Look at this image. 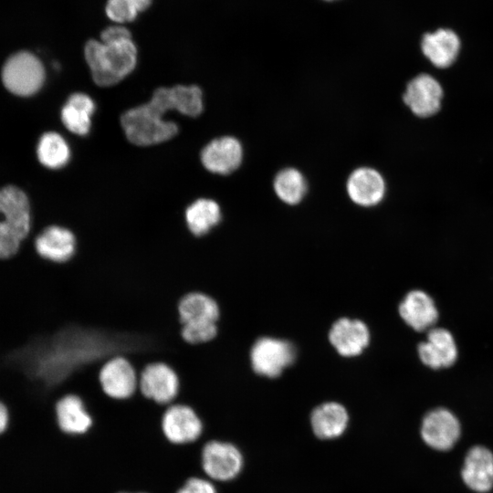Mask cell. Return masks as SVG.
Here are the masks:
<instances>
[{
    "label": "cell",
    "mask_w": 493,
    "mask_h": 493,
    "mask_svg": "<svg viewBox=\"0 0 493 493\" xmlns=\"http://www.w3.org/2000/svg\"><path fill=\"white\" fill-rule=\"evenodd\" d=\"M196 117L203 110L201 89L194 85L157 89L151 100L124 112L121 123L133 144L148 146L166 142L178 132V126L163 119L168 110Z\"/></svg>",
    "instance_id": "cell-1"
},
{
    "label": "cell",
    "mask_w": 493,
    "mask_h": 493,
    "mask_svg": "<svg viewBox=\"0 0 493 493\" xmlns=\"http://www.w3.org/2000/svg\"><path fill=\"white\" fill-rule=\"evenodd\" d=\"M84 56L94 82L108 87L117 84L134 69L137 47L132 38L115 43L89 39Z\"/></svg>",
    "instance_id": "cell-2"
},
{
    "label": "cell",
    "mask_w": 493,
    "mask_h": 493,
    "mask_svg": "<svg viewBox=\"0 0 493 493\" xmlns=\"http://www.w3.org/2000/svg\"><path fill=\"white\" fill-rule=\"evenodd\" d=\"M178 311L181 334L187 343L203 344L216 337L220 309L215 299L201 292L188 293L181 299Z\"/></svg>",
    "instance_id": "cell-3"
},
{
    "label": "cell",
    "mask_w": 493,
    "mask_h": 493,
    "mask_svg": "<svg viewBox=\"0 0 493 493\" xmlns=\"http://www.w3.org/2000/svg\"><path fill=\"white\" fill-rule=\"evenodd\" d=\"M164 440L174 446L197 444L205 434V424L190 405L173 403L165 407L160 421Z\"/></svg>",
    "instance_id": "cell-4"
},
{
    "label": "cell",
    "mask_w": 493,
    "mask_h": 493,
    "mask_svg": "<svg viewBox=\"0 0 493 493\" xmlns=\"http://www.w3.org/2000/svg\"><path fill=\"white\" fill-rule=\"evenodd\" d=\"M45 77L42 62L28 51H19L10 56L2 69L5 87L17 96H31L37 92Z\"/></svg>",
    "instance_id": "cell-5"
},
{
    "label": "cell",
    "mask_w": 493,
    "mask_h": 493,
    "mask_svg": "<svg viewBox=\"0 0 493 493\" xmlns=\"http://www.w3.org/2000/svg\"><path fill=\"white\" fill-rule=\"evenodd\" d=\"M243 467V456L232 443L210 439L200 448V468L205 477L216 482L236 478Z\"/></svg>",
    "instance_id": "cell-6"
},
{
    "label": "cell",
    "mask_w": 493,
    "mask_h": 493,
    "mask_svg": "<svg viewBox=\"0 0 493 493\" xmlns=\"http://www.w3.org/2000/svg\"><path fill=\"white\" fill-rule=\"evenodd\" d=\"M295 357V347L289 341L271 337L257 339L249 352L253 371L270 378L278 376Z\"/></svg>",
    "instance_id": "cell-7"
},
{
    "label": "cell",
    "mask_w": 493,
    "mask_h": 493,
    "mask_svg": "<svg viewBox=\"0 0 493 493\" xmlns=\"http://www.w3.org/2000/svg\"><path fill=\"white\" fill-rule=\"evenodd\" d=\"M138 391L148 400L166 407L178 397L180 379L168 364L152 362L138 374Z\"/></svg>",
    "instance_id": "cell-8"
},
{
    "label": "cell",
    "mask_w": 493,
    "mask_h": 493,
    "mask_svg": "<svg viewBox=\"0 0 493 493\" xmlns=\"http://www.w3.org/2000/svg\"><path fill=\"white\" fill-rule=\"evenodd\" d=\"M420 432L427 446L437 451H448L461 436V424L452 411L437 407L424 416Z\"/></svg>",
    "instance_id": "cell-9"
},
{
    "label": "cell",
    "mask_w": 493,
    "mask_h": 493,
    "mask_svg": "<svg viewBox=\"0 0 493 493\" xmlns=\"http://www.w3.org/2000/svg\"><path fill=\"white\" fill-rule=\"evenodd\" d=\"M54 419L58 429L72 437L85 436L94 426V418L85 402L75 393H66L56 401Z\"/></svg>",
    "instance_id": "cell-10"
},
{
    "label": "cell",
    "mask_w": 493,
    "mask_h": 493,
    "mask_svg": "<svg viewBox=\"0 0 493 493\" xmlns=\"http://www.w3.org/2000/svg\"><path fill=\"white\" fill-rule=\"evenodd\" d=\"M33 249L42 259L62 264L69 261L77 250L74 232L61 225L45 226L35 237Z\"/></svg>",
    "instance_id": "cell-11"
},
{
    "label": "cell",
    "mask_w": 493,
    "mask_h": 493,
    "mask_svg": "<svg viewBox=\"0 0 493 493\" xmlns=\"http://www.w3.org/2000/svg\"><path fill=\"white\" fill-rule=\"evenodd\" d=\"M104 393L114 400H127L138 391V374L126 358L116 356L107 361L100 371Z\"/></svg>",
    "instance_id": "cell-12"
},
{
    "label": "cell",
    "mask_w": 493,
    "mask_h": 493,
    "mask_svg": "<svg viewBox=\"0 0 493 493\" xmlns=\"http://www.w3.org/2000/svg\"><path fill=\"white\" fill-rule=\"evenodd\" d=\"M464 484L477 493H488L493 488V453L484 446L468 449L461 468Z\"/></svg>",
    "instance_id": "cell-13"
},
{
    "label": "cell",
    "mask_w": 493,
    "mask_h": 493,
    "mask_svg": "<svg viewBox=\"0 0 493 493\" xmlns=\"http://www.w3.org/2000/svg\"><path fill=\"white\" fill-rule=\"evenodd\" d=\"M442 97L438 81L430 75L420 74L407 84L403 99L413 113L429 117L439 110Z\"/></svg>",
    "instance_id": "cell-14"
},
{
    "label": "cell",
    "mask_w": 493,
    "mask_h": 493,
    "mask_svg": "<svg viewBox=\"0 0 493 493\" xmlns=\"http://www.w3.org/2000/svg\"><path fill=\"white\" fill-rule=\"evenodd\" d=\"M421 362L432 369L447 368L457 359V346L452 333L444 328H432L426 341L417 348Z\"/></svg>",
    "instance_id": "cell-15"
},
{
    "label": "cell",
    "mask_w": 493,
    "mask_h": 493,
    "mask_svg": "<svg viewBox=\"0 0 493 493\" xmlns=\"http://www.w3.org/2000/svg\"><path fill=\"white\" fill-rule=\"evenodd\" d=\"M243 158L240 142L234 137L225 136L210 142L201 152V161L210 172L228 174L238 168Z\"/></svg>",
    "instance_id": "cell-16"
},
{
    "label": "cell",
    "mask_w": 493,
    "mask_h": 493,
    "mask_svg": "<svg viewBox=\"0 0 493 493\" xmlns=\"http://www.w3.org/2000/svg\"><path fill=\"white\" fill-rule=\"evenodd\" d=\"M329 340L339 354L351 357L360 354L367 347L370 332L362 320L341 318L331 326Z\"/></svg>",
    "instance_id": "cell-17"
},
{
    "label": "cell",
    "mask_w": 493,
    "mask_h": 493,
    "mask_svg": "<svg viewBox=\"0 0 493 493\" xmlns=\"http://www.w3.org/2000/svg\"><path fill=\"white\" fill-rule=\"evenodd\" d=\"M0 214L24 240L31 231L30 205L26 194L15 185L0 189Z\"/></svg>",
    "instance_id": "cell-18"
},
{
    "label": "cell",
    "mask_w": 493,
    "mask_h": 493,
    "mask_svg": "<svg viewBox=\"0 0 493 493\" xmlns=\"http://www.w3.org/2000/svg\"><path fill=\"white\" fill-rule=\"evenodd\" d=\"M399 314L404 322L417 331L430 330L438 320L434 299L425 291L408 292L399 305Z\"/></svg>",
    "instance_id": "cell-19"
},
{
    "label": "cell",
    "mask_w": 493,
    "mask_h": 493,
    "mask_svg": "<svg viewBox=\"0 0 493 493\" xmlns=\"http://www.w3.org/2000/svg\"><path fill=\"white\" fill-rule=\"evenodd\" d=\"M350 198L361 206H373L380 203L385 193L383 176L376 170L361 167L351 173L347 181Z\"/></svg>",
    "instance_id": "cell-20"
},
{
    "label": "cell",
    "mask_w": 493,
    "mask_h": 493,
    "mask_svg": "<svg viewBox=\"0 0 493 493\" xmlns=\"http://www.w3.org/2000/svg\"><path fill=\"white\" fill-rule=\"evenodd\" d=\"M424 55L437 68H447L452 65L460 49L458 36L447 28H440L426 33L421 41Z\"/></svg>",
    "instance_id": "cell-21"
},
{
    "label": "cell",
    "mask_w": 493,
    "mask_h": 493,
    "mask_svg": "<svg viewBox=\"0 0 493 493\" xmlns=\"http://www.w3.org/2000/svg\"><path fill=\"white\" fill-rule=\"evenodd\" d=\"M348 419V413L343 405L329 402L313 410L310 421L316 436L331 439L340 436L345 431Z\"/></svg>",
    "instance_id": "cell-22"
},
{
    "label": "cell",
    "mask_w": 493,
    "mask_h": 493,
    "mask_svg": "<svg viewBox=\"0 0 493 493\" xmlns=\"http://www.w3.org/2000/svg\"><path fill=\"white\" fill-rule=\"evenodd\" d=\"M184 216L188 230L196 237L210 234L222 220L220 206L210 199L194 201L185 209Z\"/></svg>",
    "instance_id": "cell-23"
},
{
    "label": "cell",
    "mask_w": 493,
    "mask_h": 493,
    "mask_svg": "<svg viewBox=\"0 0 493 493\" xmlns=\"http://www.w3.org/2000/svg\"><path fill=\"white\" fill-rule=\"evenodd\" d=\"M94 110L95 104L89 96L80 92L74 93L61 110V121L71 132L86 135L89 131Z\"/></svg>",
    "instance_id": "cell-24"
},
{
    "label": "cell",
    "mask_w": 493,
    "mask_h": 493,
    "mask_svg": "<svg viewBox=\"0 0 493 493\" xmlns=\"http://www.w3.org/2000/svg\"><path fill=\"white\" fill-rule=\"evenodd\" d=\"M37 154L39 162L50 169L66 165L70 158V150L65 139L58 133H44L37 143Z\"/></svg>",
    "instance_id": "cell-25"
},
{
    "label": "cell",
    "mask_w": 493,
    "mask_h": 493,
    "mask_svg": "<svg viewBox=\"0 0 493 493\" xmlns=\"http://www.w3.org/2000/svg\"><path fill=\"white\" fill-rule=\"evenodd\" d=\"M307 189L301 173L294 168L280 171L274 180V190L278 198L288 205L299 203Z\"/></svg>",
    "instance_id": "cell-26"
},
{
    "label": "cell",
    "mask_w": 493,
    "mask_h": 493,
    "mask_svg": "<svg viewBox=\"0 0 493 493\" xmlns=\"http://www.w3.org/2000/svg\"><path fill=\"white\" fill-rule=\"evenodd\" d=\"M105 13L110 20L118 25L133 21L139 14L131 0H107Z\"/></svg>",
    "instance_id": "cell-27"
},
{
    "label": "cell",
    "mask_w": 493,
    "mask_h": 493,
    "mask_svg": "<svg viewBox=\"0 0 493 493\" xmlns=\"http://www.w3.org/2000/svg\"><path fill=\"white\" fill-rule=\"evenodd\" d=\"M23 239L5 221H0V260L15 257L21 248Z\"/></svg>",
    "instance_id": "cell-28"
},
{
    "label": "cell",
    "mask_w": 493,
    "mask_h": 493,
    "mask_svg": "<svg viewBox=\"0 0 493 493\" xmlns=\"http://www.w3.org/2000/svg\"><path fill=\"white\" fill-rule=\"evenodd\" d=\"M174 493H217L214 481L201 475H192L184 479Z\"/></svg>",
    "instance_id": "cell-29"
},
{
    "label": "cell",
    "mask_w": 493,
    "mask_h": 493,
    "mask_svg": "<svg viewBox=\"0 0 493 493\" xmlns=\"http://www.w3.org/2000/svg\"><path fill=\"white\" fill-rule=\"evenodd\" d=\"M131 39L130 30L123 25L114 24L106 27L100 34V40L103 43H115Z\"/></svg>",
    "instance_id": "cell-30"
},
{
    "label": "cell",
    "mask_w": 493,
    "mask_h": 493,
    "mask_svg": "<svg viewBox=\"0 0 493 493\" xmlns=\"http://www.w3.org/2000/svg\"><path fill=\"white\" fill-rule=\"evenodd\" d=\"M9 424V411L7 406L0 401V435L3 434Z\"/></svg>",
    "instance_id": "cell-31"
},
{
    "label": "cell",
    "mask_w": 493,
    "mask_h": 493,
    "mask_svg": "<svg viewBox=\"0 0 493 493\" xmlns=\"http://www.w3.org/2000/svg\"><path fill=\"white\" fill-rule=\"evenodd\" d=\"M131 2L140 13L147 10L152 5V0H131Z\"/></svg>",
    "instance_id": "cell-32"
},
{
    "label": "cell",
    "mask_w": 493,
    "mask_h": 493,
    "mask_svg": "<svg viewBox=\"0 0 493 493\" xmlns=\"http://www.w3.org/2000/svg\"><path fill=\"white\" fill-rule=\"evenodd\" d=\"M116 493H150V492H147V491H128V490H121V491H118Z\"/></svg>",
    "instance_id": "cell-33"
},
{
    "label": "cell",
    "mask_w": 493,
    "mask_h": 493,
    "mask_svg": "<svg viewBox=\"0 0 493 493\" xmlns=\"http://www.w3.org/2000/svg\"><path fill=\"white\" fill-rule=\"evenodd\" d=\"M326 1H331V0H326Z\"/></svg>",
    "instance_id": "cell-34"
}]
</instances>
